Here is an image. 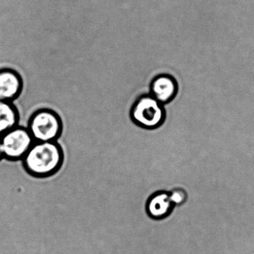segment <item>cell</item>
Instances as JSON below:
<instances>
[{
  "label": "cell",
  "mask_w": 254,
  "mask_h": 254,
  "mask_svg": "<svg viewBox=\"0 0 254 254\" xmlns=\"http://www.w3.org/2000/svg\"><path fill=\"white\" fill-rule=\"evenodd\" d=\"M178 93V84L174 77L160 75L155 77L150 84V95L162 105L169 103Z\"/></svg>",
  "instance_id": "8992f818"
},
{
  "label": "cell",
  "mask_w": 254,
  "mask_h": 254,
  "mask_svg": "<svg viewBox=\"0 0 254 254\" xmlns=\"http://www.w3.org/2000/svg\"><path fill=\"white\" fill-rule=\"evenodd\" d=\"M4 159L7 161H22L35 140L27 127L16 126L0 136Z\"/></svg>",
  "instance_id": "277c9868"
},
{
  "label": "cell",
  "mask_w": 254,
  "mask_h": 254,
  "mask_svg": "<svg viewBox=\"0 0 254 254\" xmlns=\"http://www.w3.org/2000/svg\"><path fill=\"white\" fill-rule=\"evenodd\" d=\"M23 88V78L18 72L10 68L0 69V101L14 102Z\"/></svg>",
  "instance_id": "5b68a950"
},
{
  "label": "cell",
  "mask_w": 254,
  "mask_h": 254,
  "mask_svg": "<svg viewBox=\"0 0 254 254\" xmlns=\"http://www.w3.org/2000/svg\"><path fill=\"white\" fill-rule=\"evenodd\" d=\"M174 205L169 193L157 192L148 198L146 203L147 214L154 219H161L170 214Z\"/></svg>",
  "instance_id": "52a82bcc"
},
{
  "label": "cell",
  "mask_w": 254,
  "mask_h": 254,
  "mask_svg": "<svg viewBox=\"0 0 254 254\" xmlns=\"http://www.w3.org/2000/svg\"><path fill=\"white\" fill-rule=\"evenodd\" d=\"M64 163V153L57 142H35L23 160V169L31 176L47 178L53 176Z\"/></svg>",
  "instance_id": "6da1fadb"
},
{
  "label": "cell",
  "mask_w": 254,
  "mask_h": 254,
  "mask_svg": "<svg viewBox=\"0 0 254 254\" xmlns=\"http://www.w3.org/2000/svg\"><path fill=\"white\" fill-rule=\"evenodd\" d=\"M27 128L35 142H57L63 133V122L56 111L41 108L31 115Z\"/></svg>",
  "instance_id": "7a4b0ae2"
},
{
  "label": "cell",
  "mask_w": 254,
  "mask_h": 254,
  "mask_svg": "<svg viewBox=\"0 0 254 254\" xmlns=\"http://www.w3.org/2000/svg\"><path fill=\"white\" fill-rule=\"evenodd\" d=\"M20 112L14 102L0 101V136L20 125Z\"/></svg>",
  "instance_id": "ba28073f"
},
{
  "label": "cell",
  "mask_w": 254,
  "mask_h": 254,
  "mask_svg": "<svg viewBox=\"0 0 254 254\" xmlns=\"http://www.w3.org/2000/svg\"><path fill=\"white\" fill-rule=\"evenodd\" d=\"M165 116L163 105L150 94L138 98L130 112L132 122L144 129L157 128L163 124Z\"/></svg>",
  "instance_id": "3957f363"
},
{
  "label": "cell",
  "mask_w": 254,
  "mask_h": 254,
  "mask_svg": "<svg viewBox=\"0 0 254 254\" xmlns=\"http://www.w3.org/2000/svg\"><path fill=\"white\" fill-rule=\"evenodd\" d=\"M4 159L3 154H2V145H1V140H0V161H2Z\"/></svg>",
  "instance_id": "30bf717a"
},
{
  "label": "cell",
  "mask_w": 254,
  "mask_h": 254,
  "mask_svg": "<svg viewBox=\"0 0 254 254\" xmlns=\"http://www.w3.org/2000/svg\"><path fill=\"white\" fill-rule=\"evenodd\" d=\"M169 197L173 205H181L187 199V194L182 190H175L169 193Z\"/></svg>",
  "instance_id": "9c48e42d"
}]
</instances>
